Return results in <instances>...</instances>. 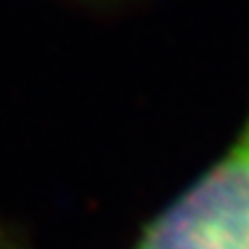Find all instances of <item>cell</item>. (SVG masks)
I'll return each instance as SVG.
<instances>
[{
	"label": "cell",
	"mask_w": 249,
	"mask_h": 249,
	"mask_svg": "<svg viewBox=\"0 0 249 249\" xmlns=\"http://www.w3.org/2000/svg\"><path fill=\"white\" fill-rule=\"evenodd\" d=\"M0 249H26L24 238L2 219H0Z\"/></svg>",
	"instance_id": "obj_2"
},
{
	"label": "cell",
	"mask_w": 249,
	"mask_h": 249,
	"mask_svg": "<svg viewBox=\"0 0 249 249\" xmlns=\"http://www.w3.org/2000/svg\"><path fill=\"white\" fill-rule=\"evenodd\" d=\"M88 2H116V0H88Z\"/></svg>",
	"instance_id": "obj_3"
},
{
	"label": "cell",
	"mask_w": 249,
	"mask_h": 249,
	"mask_svg": "<svg viewBox=\"0 0 249 249\" xmlns=\"http://www.w3.org/2000/svg\"><path fill=\"white\" fill-rule=\"evenodd\" d=\"M131 249H249V112L221 158L140 230Z\"/></svg>",
	"instance_id": "obj_1"
}]
</instances>
